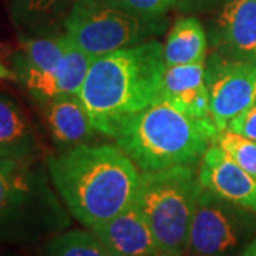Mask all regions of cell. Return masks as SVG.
Segmentation results:
<instances>
[{"label": "cell", "instance_id": "6da1fadb", "mask_svg": "<svg viewBox=\"0 0 256 256\" xmlns=\"http://www.w3.org/2000/svg\"><path fill=\"white\" fill-rule=\"evenodd\" d=\"M57 195L84 228L116 216L132 204L140 170L117 146L80 144L46 158Z\"/></svg>", "mask_w": 256, "mask_h": 256}, {"label": "cell", "instance_id": "7a4b0ae2", "mask_svg": "<svg viewBox=\"0 0 256 256\" xmlns=\"http://www.w3.org/2000/svg\"><path fill=\"white\" fill-rule=\"evenodd\" d=\"M164 44L150 40L94 58L80 98L100 134L112 122L161 101Z\"/></svg>", "mask_w": 256, "mask_h": 256}, {"label": "cell", "instance_id": "3957f363", "mask_svg": "<svg viewBox=\"0 0 256 256\" xmlns=\"http://www.w3.org/2000/svg\"><path fill=\"white\" fill-rule=\"evenodd\" d=\"M220 132L214 120H194L158 101L112 122L106 136L116 141L140 172L176 165L196 166Z\"/></svg>", "mask_w": 256, "mask_h": 256}, {"label": "cell", "instance_id": "277c9868", "mask_svg": "<svg viewBox=\"0 0 256 256\" xmlns=\"http://www.w3.org/2000/svg\"><path fill=\"white\" fill-rule=\"evenodd\" d=\"M46 162L0 158V242L33 244L68 228Z\"/></svg>", "mask_w": 256, "mask_h": 256}, {"label": "cell", "instance_id": "5b68a950", "mask_svg": "<svg viewBox=\"0 0 256 256\" xmlns=\"http://www.w3.org/2000/svg\"><path fill=\"white\" fill-rule=\"evenodd\" d=\"M202 191L195 166L176 165L140 172L132 205L151 228L161 252L184 256L190 229Z\"/></svg>", "mask_w": 256, "mask_h": 256}, {"label": "cell", "instance_id": "8992f818", "mask_svg": "<svg viewBox=\"0 0 256 256\" xmlns=\"http://www.w3.org/2000/svg\"><path fill=\"white\" fill-rule=\"evenodd\" d=\"M165 18L142 16L118 0H76L64 34L94 58L156 40L166 30Z\"/></svg>", "mask_w": 256, "mask_h": 256}, {"label": "cell", "instance_id": "52a82bcc", "mask_svg": "<svg viewBox=\"0 0 256 256\" xmlns=\"http://www.w3.org/2000/svg\"><path fill=\"white\" fill-rule=\"evenodd\" d=\"M250 210L225 201L202 186L190 229V256H228L242 244Z\"/></svg>", "mask_w": 256, "mask_h": 256}, {"label": "cell", "instance_id": "ba28073f", "mask_svg": "<svg viewBox=\"0 0 256 256\" xmlns=\"http://www.w3.org/2000/svg\"><path fill=\"white\" fill-rule=\"evenodd\" d=\"M210 117L220 131L256 102V64L210 53L205 60Z\"/></svg>", "mask_w": 256, "mask_h": 256}, {"label": "cell", "instance_id": "9c48e42d", "mask_svg": "<svg viewBox=\"0 0 256 256\" xmlns=\"http://www.w3.org/2000/svg\"><path fill=\"white\" fill-rule=\"evenodd\" d=\"M67 46L62 33L20 37L18 50L12 56V72L28 94L36 101L57 96V82Z\"/></svg>", "mask_w": 256, "mask_h": 256}, {"label": "cell", "instance_id": "30bf717a", "mask_svg": "<svg viewBox=\"0 0 256 256\" xmlns=\"http://www.w3.org/2000/svg\"><path fill=\"white\" fill-rule=\"evenodd\" d=\"M212 53L256 64V0H228L210 30Z\"/></svg>", "mask_w": 256, "mask_h": 256}, {"label": "cell", "instance_id": "8fae6325", "mask_svg": "<svg viewBox=\"0 0 256 256\" xmlns=\"http://www.w3.org/2000/svg\"><path fill=\"white\" fill-rule=\"evenodd\" d=\"M198 180L205 190L222 200L256 214V180L216 144L202 156Z\"/></svg>", "mask_w": 256, "mask_h": 256}, {"label": "cell", "instance_id": "7c38bea8", "mask_svg": "<svg viewBox=\"0 0 256 256\" xmlns=\"http://www.w3.org/2000/svg\"><path fill=\"white\" fill-rule=\"evenodd\" d=\"M36 104L58 151L87 144L98 132L78 94H57Z\"/></svg>", "mask_w": 256, "mask_h": 256}, {"label": "cell", "instance_id": "4fadbf2b", "mask_svg": "<svg viewBox=\"0 0 256 256\" xmlns=\"http://www.w3.org/2000/svg\"><path fill=\"white\" fill-rule=\"evenodd\" d=\"M90 230L100 239L111 256H158L161 254L152 230L132 204Z\"/></svg>", "mask_w": 256, "mask_h": 256}, {"label": "cell", "instance_id": "5bb4252c", "mask_svg": "<svg viewBox=\"0 0 256 256\" xmlns=\"http://www.w3.org/2000/svg\"><path fill=\"white\" fill-rule=\"evenodd\" d=\"M161 101L194 120H212L210 94L205 82V63L166 67Z\"/></svg>", "mask_w": 256, "mask_h": 256}, {"label": "cell", "instance_id": "9a60e30c", "mask_svg": "<svg viewBox=\"0 0 256 256\" xmlns=\"http://www.w3.org/2000/svg\"><path fill=\"white\" fill-rule=\"evenodd\" d=\"M40 154V140L26 111L16 98L0 92V158L36 162Z\"/></svg>", "mask_w": 256, "mask_h": 256}, {"label": "cell", "instance_id": "2e32d148", "mask_svg": "<svg viewBox=\"0 0 256 256\" xmlns=\"http://www.w3.org/2000/svg\"><path fill=\"white\" fill-rule=\"evenodd\" d=\"M76 0H9L10 18L20 37L64 32Z\"/></svg>", "mask_w": 256, "mask_h": 256}, {"label": "cell", "instance_id": "e0dca14e", "mask_svg": "<svg viewBox=\"0 0 256 256\" xmlns=\"http://www.w3.org/2000/svg\"><path fill=\"white\" fill-rule=\"evenodd\" d=\"M208 36L195 16L178 18L164 43L166 67L181 64L205 63L208 57Z\"/></svg>", "mask_w": 256, "mask_h": 256}, {"label": "cell", "instance_id": "ac0fdd59", "mask_svg": "<svg viewBox=\"0 0 256 256\" xmlns=\"http://www.w3.org/2000/svg\"><path fill=\"white\" fill-rule=\"evenodd\" d=\"M42 256H111L90 229H64L46 239Z\"/></svg>", "mask_w": 256, "mask_h": 256}, {"label": "cell", "instance_id": "d6986e66", "mask_svg": "<svg viewBox=\"0 0 256 256\" xmlns=\"http://www.w3.org/2000/svg\"><path fill=\"white\" fill-rule=\"evenodd\" d=\"M94 62V57L74 46L67 38L63 63L58 74L57 92L58 94H80L82 84L87 78L88 70Z\"/></svg>", "mask_w": 256, "mask_h": 256}, {"label": "cell", "instance_id": "ffe728a7", "mask_svg": "<svg viewBox=\"0 0 256 256\" xmlns=\"http://www.w3.org/2000/svg\"><path fill=\"white\" fill-rule=\"evenodd\" d=\"M214 144L222 148L236 164L256 180V142L230 130L218 132Z\"/></svg>", "mask_w": 256, "mask_h": 256}, {"label": "cell", "instance_id": "44dd1931", "mask_svg": "<svg viewBox=\"0 0 256 256\" xmlns=\"http://www.w3.org/2000/svg\"><path fill=\"white\" fill-rule=\"evenodd\" d=\"M131 10L146 18H161L176 6V0H118Z\"/></svg>", "mask_w": 256, "mask_h": 256}, {"label": "cell", "instance_id": "7402d4cb", "mask_svg": "<svg viewBox=\"0 0 256 256\" xmlns=\"http://www.w3.org/2000/svg\"><path fill=\"white\" fill-rule=\"evenodd\" d=\"M226 128L256 142V102L232 120Z\"/></svg>", "mask_w": 256, "mask_h": 256}, {"label": "cell", "instance_id": "603a6c76", "mask_svg": "<svg viewBox=\"0 0 256 256\" xmlns=\"http://www.w3.org/2000/svg\"><path fill=\"white\" fill-rule=\"evenodd\" d=\"M228 0H176V9L182 14H200L224 6Z\"/></svg>", "mask_w": 256, "mask_h": 256}, {"label": "cell", "instance_id": "cb8c5ba5", "mask_svg": "<svg viewBox=\"0 0 256 256\" xmlns=\"http://www.w3.org/2000/svg\"><path fill=\"white\" fill-rule=\"evenodd\" d=\"M0 80H14V74L12 68L6 67L2 62H0Z\"/></svg>", "mask_w": 256, "mask_h": 256}, {"label": "cell", "instance_id": "d4e9b609", "mask_svg": "<svg viewBox=\"0 0 256 256\" xmlns=\"http://www.w3.org/2000/svg\"><path fill=\"white\" fill-rule=\"evenodd\" d=\"M240 256H256V238L249 244Z\"/></svg>", "mask_w": 256, "mask_h": 256}, {"label": "cell", "instance_id": "484cf974", "mask_svg": "<svg viewBox=\"0 0 256 256\" xmlns=\"http://www.w3.org/2000/svg\"><path fill=\"white\" fill-rule=\"evenodd\" d=\"M158 256H176V255H172V254H165V252H161Z\"/></svg>", "mask_w": 256, "mask_h": 256}]
</instances>
